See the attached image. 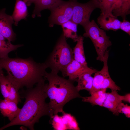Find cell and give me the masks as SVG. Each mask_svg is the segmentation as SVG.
I'll return each instance as SVG.
<instances>
[{"label":"cell","instance_id":"cell-11","mask_svg":"<svg viewBox=\"0 0 130 130\" xmlns=\"http://www.w3.org/2000/svg\"><path fill=\"white\" fill-rule=\"evenodd\" d=\"M91 68L84 66L73 59L61 72L64 77L68 76L69 79L74 82L78 77Z\"/></svg>","mask_w":130,"mask_h":130},{"label":"cell","instance_id":"cell-23","mask_svg":"<svg viewBox=\"0 0 130 130\" xmlns=\"http://www.w3.org/2000/svg\"><path fill=\"white\" fill-rule=\"evenodd\" d=\"M62 113L63 120L67 129L80 130L78 123L74 117L70 114L65 113L64 111Z\"/></svg>","mask_w":130,"mask_h":130},{"label":"cell","instance_id":"cell-20","mask_svg":"<svg viewBox=\"0 0 130 130\" xmlns=\"http://www.w3.org/2000/svg\"><path fill=\"white\" fill-rule=\"evenodd\" d=\"M23 46L22 44H13L0 33V59L8 57L9 52Z\"/></svg>","mask_w":130,"mask_h":130},{"label":"cell","instance_id":"cell-29","mask_svg":"<svg viewBox=\"0 0 130 130\" xmlns=\"http://www.w3.org/2000/svg\"><path fill=\"white\" fill-rule=\"evenodd\" d=\"M26 4L28 6H30L32 3H33L35 0H23Z\"/></svg>","mask_w":130,"mask_h":130},{"label":"cell","instance_id":"cell-18","mask_svg":"<svg viewBox=\"0 0 130 130\" xmlns=\"http://www.w3.org/2000/svg\"><path fill=\"white\" fill-rule=\"evenodd\" d=\"M61 0H35L34 9L32 16L34 18L37 16H41V12L46 9L50 10L52 8L61 1Z\"/></svg>","mask_w":130,"mask_h":130},{"label":"cell","instance_id":"cell-2","mask_svg":"<svg viewBox=\"0 0 130 130\" xmlns=\"http://www.w3.org/2000/svg\"><path fill=\"white\" fill-rule=\"evenodd\" d=\"M0 65L6 71L7 78L19 90L33 87L44 78L48 68L45 62L38 63L31 57L24 59L9 57L0 59Z\"/></svg>","mask_w":130,"mask_h":130},{"label":"cell","instance_id":"cell-14","mask_svg":"<svg viewBox=\"0 0 130 130\" xmlns=\"http://www.w3.org/2000/svg\"><path fill=\"white\" fill-rule=\"evenodd\" d=\"M15 102L4 99L0 100V111L2 115L7 117L10 121L17 115L20 109Z\"/></svg>","mask_w":130,"mask_h":130},{"label":"cell","instance_id":"cell-21","mask_svg":"<svg viewBox=\"0 0 130 130\" xmlns=\"http://www.w3.org/2000/svg\"><path fill=\"white\" fill-rule=\"evenodd\" d=\"M78 25L70 20L61 25L62 33L66 38H71L74 42H76L78 37L77 33Z\"/></svg>","mask_w":130,"mask_h":130},{"label":"cell","instance_id":"cell-4","mask_svg":"<svg viewBox=\"0 0 130 130\" xmlns=\"http://www.w3.org/2000/svg\"><path fill=\"white\" fill-rule=\"evenodd\" d=\"M73 59V50L62 33L45 62L51 71L58 73L59 71L62 72Z\"/></svg>","mask_w":130,"mask_h":130},{"label":"cell","instance_id":"cell-3","mask_svg":"<svg viewBox=\"0 0 130 130\" xmlns=\"http://www.w3.org/2000/svg\"><path fill=\"white\" fill-rule=\"evenodd\" d=\"M44 77L48 81L46 84V91L50 100L48 103L49 117L63 112L65 105L72 100L82 97L73 84L74 82L59 76L58 73L52 71L46 72Z\"/></svg>","mask_w":130,"mask_h":130},{"label":"cell","instance_id":"cell-16","mask_svg":"<svg viewBox=\"0 0 130 130\" xmlns=\"http://www.w3.org/2000/svg\"><path fill=\"white\" fill-rule=\"evenodd\" d=\"M27 6L23 0H16L14 10L11 15L15 26H17L19 21L26 19L28 14Z\"/></svg>","mask_w":130,"mask_h":130},{"label":"cell","instance_id":"cell-12","mask_svg":"<svg viewBox=\"0 0 130 130\" xmlns=\"http://www.w3.org/2000/svg\"><path fill=\"white\" fill-rule=\"evenodd\" d=\"M97 22L101 27L105 30L116 31L120 29L121 21L112 14L101 13Z\"/></svg>","mask_w":130,"mask_h":130},{"label":"cell","instance_id":"cell-15","mask_svg":"<svg viewBox=\"0 0 130 130\" xmlns=\"http://www.w3.org/2000/svg\"><path fill=\"white\" fill-rule=\"evenodd\" d=\"M97 71L96 69L91 68L78 77L76 80L78 83L77 85L76 86L78 91L82 90H85L89 92L91 91L93 80L92 75Z\"/></svg>","mask_w":130,"mask_h":130},{"label":"cell","instance_id":"cell-22","mask_svg":"<svg viewBox=\"0 0 130 130\" xmlns=\"http://www.w3.org/2000/svg\"><path fill=\"white\" fill-rule=\"evenodd\" d=\"M103 14H112L114 0H93Z\"/></svg>","mask_w":130,"mask_h":130},{"label":"cell","instance_id":"cell-19","mask_svg":"<svg viewBox=\"0 0 130 130\" xmlns=\"http://www.w3.org/2000/svg\"><path fill=\"white\" fill-rule=\"evenodd\" d=\"M84 37L78 36L77 43L73 50V59L82 65L87 66L83 46Z\"/></svg>","mask_w":130,"mask_h":130},{"label":"cell","instance_id":"cell-6","mask_svg":"<svg viewBox=\"0 0 130 130\" xmlns=\"http://www.w3.org/2000/svg\"><path fill=\"white\" fill-rule=\"evenodd\" d=\"M109 50H106L104 54L103 67L100 71L95 73L91 93L100 89H109L111 91H120V88L117 86L111 78L109 73L108 66V60Z\"/></svg>","mask_w":130,"mask_h":130},{"label":"cell","instance_id":"cell-8","mask_svg":"<svg viewBox=\"0 0 130 130\" xmlns=\"http://www.w3.org/2000/svg\"><path fill=\"white\" fill-rule=\"evenodd\" d=\"M73 14L71 20L83 27L90 21V15L92 11L97 7L93 0L85 3L72 0Z\"/></svg>","mask_w":130,"mask_h":130},{"label":"cell","instance_id":"cell-9","mask_svg":"<svg viewBox=\"0 0 130 130\" xmlns=\"http://www.w3.org/2000/svg\"><path fill=\"white\" fill-rule=\"evenodd\" d=\"M0 91L4 99L14 101L17 104L21 102L19 90L4 73L0 77Z\"/></svg>","mask_w":130,"mask_h":130},{"label":"cell","instance_id":"cell-17","mask_svg":"<svg viewBox=\"0 0 130 130\" xmlns=\"http://www.w3.org/2000/svg\"><path fill=\"white\" fill-rule=\"evenodd\" d=\"M107 89H100L93 92L90 94L91 96L83 97L82 101L90 103L93 105L102 106L106 97Z\"/></svg>","mask_w":130,"mask_h":130},{"label":"cell","instance_id":"cell-5","mask_svg":"<svg viewBox=\"0 0 130 130\" xmlns=\"http://www.w3.org/2000/svg\"><path fill=\"white\" fill-rule=\"evenodd\" d=\"M83 27L85 31L83 36L89 38L91 40L97 54L96 59L103 62L106 51L112 45L109 37L104 30L99 27L93 20Z\"/></svg>","mask_w":130,"mask_h":130},{"label":"cell","instance_id":"cell-30","mask_svg":"<svg viewBox=\"0 0 130 130\" xmlns=\"http://www.w3.org/2000/svg\"><path fill=\"white\" fill-rule=\"evenodd\" d=\"M3 73V71L2 70V69L0 65V77L1 75ZM1 99H0V100Z\"/></svg>","mask_w":130,"mask_h":130},{"label":"cell","instance_id":"cell-28","mask_svg":"<svg viewBox=\"0 0 130 130\" xmlns=\"http://www.w3.org/2000/svg\"><path fill=\"white\" fill-rule=\"evenodd\" d=\"M122 101L128 102L130 103V93H127L125 95L122 96Z\"/></svg>","mask_w":130,"mask_h":130},{"label":"cell","instance_id":"cell-25","mask_svg":"<svg viewBox=\"0 0 130 130\" xmlns=\"http://www.w3.org/2000/svg\"><path fill=\"white\" fill-rule=\"evenodd\" d=\"M118 112L119 113H122L124 114L126 117L130 118V106L122 102L119 106Z\"/></svg>","mask_w":130,"mask_h":130},{"label":"cell","instance_id":"cell-7","mask_svg":"<svg viewBox=\"0 0 130 130\" xmlns=\"http://www.w3.org/2000/svg\"><path fill=\"white\" fill-rule=\"evenodd\" d=\"M50 10L51 14L48 18L49 26L52 27L55 25H61L72 19L73 14L72 0H61Z\"/></svg>","mask_w":130,"mask_h":130},{"label":"cell","instance_id":"cell-26","mask_svg":"<svg viewBox=\"0 0 130 130\" xmlns=\"http://www.w3.org/2000/svg\"><path fill=\"white\" fill-rule=\"evenodd\" d=\"M120 29L130 35V22L125 19L121 21Z\"/></svg>","mask_w":130,"mask_h":130},{"label":"cell","instance_id":"cell-1","mask_svg":"<svg viewBox=\"0 0 130 130\" xmlns=\"http://www.w3.org/2000/svg\"><path fill=\"white\" fill-rule=\"evenodd\" d=\"M44 78L38 83L34 88H27L21 91L22 96L25 99L22 108L17 115L7 124L0 128L3 130L10 127L21 125L34 130V125L42 116H49L48 103L46 102L47 97Z\"/></svg>","mask_w":130,"mask_h":130},{"label":"cell","instance_id":"cell-13","mask_svg":"<svg viewBox=\"0 0 130 130\" xmlns=\"http://www.w3.org/2000/svg\"><path fill=\"white\" fill-rule=\"evenodd\" d=\"M122 96L119 94L117 91H111L107 92L106 99L102 106L107 109L113 114L118 115V109L122 102Z\"/></svg>","mask_w":130,"mask_h":130},{"label":"cell","instance_id":"cell-27","mask_svg":"<svg viewBox=\"0 0 130 130\" xmlns=\"http://www.w3.org/2000/svg\"><path fill=\"white\" fill-rule=\"evenodd\" d=\"M124 1V0H114V4L112 11L113 15L120 9Z\"/></svg>","mask_w":130,"mask_h":130},{"label":"cell","instance_id":"cell-24","mask_svg":"<svg viewBox=\"0 0 130 130\" xmlns=\"http://www.w3.org/2000/svg\"><path fill=\"white\" fill-rule=\"evenodd\" d=\"M50 118V122L55 130H67L64 123L62 117L58 116V114L53 115Z\"/></svg>","mask_w":130,"mask_h":130},{"label":"cell","instance_id":"cell-10","mask_svg":"<svg viewBox=\"0 0 130 130\" xmlns=\"http://www.w3.org/2000/svg\"><path fill=\"white\" fill-rule=\"evenodd\" d=\"M14 22L11 15L6 13V8L0 10V33L10 42L16 39V34L12 28Z\"/></svg>","mask_w":130,"mask_h":130}]
</instances>
